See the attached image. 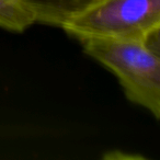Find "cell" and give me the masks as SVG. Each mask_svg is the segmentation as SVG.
<instances>
[{"label":"cell","mask_w":160,"mask_h":160,"mask_svg":"<svg viewBox=\"0 0 160 160\" xmlns=\"http://www.w3.org/2000/svg\"><path fill=\"white\" fill-rule=\"evenodd\" d=\"M35 23V17L23 0H0V28L22 33Z\"/></svg>","instance_id":"4"},{"label":"cell","mask_w":160,"mask_h":160,"mask_svg":"<svg viewBox=\"0 0 160 160\" xmlns=\"http://www.w3.org/2000/svg\"><path fill=\"white\" fill-rule=\"evenodd\" d=\"M35 17V23L59 28L66 21L101 0H23Z\"/></svg>","instance_id":"3"},{"label":"cell","mask_w":160,"mask_h":160,"mask_svg":"<svg viewBox=\"0 0 160 160\" xmlns=\"http://www.w3.org/2000/svg\"><path fill=\"white\" fill-rule=\"evenodd\" d=\"M159 32L142 40H79L88 56L118 78L127 100L148 110L156 120L160 118Z\"/></svg>","instance_id":"1"},{"label":"cell","mask_w":160,"mask_h":160,"mask_svg":"<svg viewBox=\"0 0 160 160\" xmlns=\"http://www.w3.org/2000/svg\"><path fill=\"white\" fill-rule=\"evenodd\" d=\"M67 35L142 40L160 31V0H101L60 27Z\"/></svg>","instance_id":"2"}]
</instances>
